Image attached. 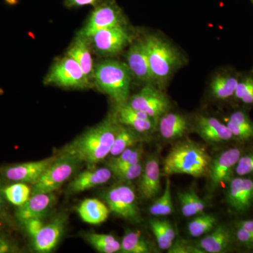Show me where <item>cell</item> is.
<instances>
[{
    "mask_svg": "<svg viewBox=\"0 0 253 253\" xmlns=\"http://www.w3.org/2000/svg\"><path fill=\"white\" fill-rule=\"evenodd\" d=\"M118 126L113 118H107L67 145L62 153L88 165L101 162L111 152Z\"/></svg>",
    "mask_w": 253,
    "mask_h": 253,
    "instance_id": "1",
    "label": "cell"
},
{
    "mask_svg": "<svg viewBox=\"0 0 253 253\" xmlns=\"http://www.w3.org/2000/svg\"><path fill=\"white\" fill-rule=\"evenodd\" d=\"M212 158L204 146L193 141L175 145L165 158L163 174H188L196 178L208 176Z\"/></svg>",
    "mask_w": 253,
    "mask_h": 253,
    "instance_id": "2",
    "label": "cell"
},
{
    "mask_svg": "<svg viewBox=\"0 0 253 253\" xmlns=\"http://www.w3.org/2000/svg\"><path fill=\"white\" fill-rule=\"evenodd\" d=\"M143 41L155 84L163 90L174 73L184 64V57L179 50L157 35H149Z\"/></svg>",
    "mask_w": 253,
    "mask_h": 253,
    "instance_id": "3",
    "label": "cell"
},
{
    "mask_svg": "<svg viewBox=\"0 0 253 253\" xmlns=\"http://www.w3.org/2000/svg\"><path fill=\"white\" fill-rule=\"evenodd\" d=\"M131 76L127 65L116 60H106L94 68L95 84L100 90L109 95L118 107L127 103Z\"/></svg>",
    "mask_w": 253,
    "mask_h": 253,
    "instance_id": "4",
    "label": "cell"
},
{
    "mask_svg": "<svg viewBox=\"0 0 253 253\" xmlns=\"http://www.w3.org/2000/svg\"><path fill=\"white\" fill-rule=\"evenodd\" d=\"M81 163L72 155L61 153L33 184L31 195L54 192L74 174Z\"/></svg>",
    "mask_w": 253,
    "mask_h": 253,
    "instance_id": "5",
    "label": "cell"
},
{
    "mask_svg": "<svg viewBox=\"0 0 253 253\" xmlns=\"http://www.w3.org/2000/svg\"><path fill=\"white\" fill-rule=\"evenodd\" d=\"M44 83L71 89H86L92 86L80 65L68 55L53 64Z\"/></svg>",
    "mask_w": 253,
    "mask_h": 253,
    "instance_id": "6",
    "label": "cell"
},
{
    "mask_svg": "<svg viewBox=\"0 0 253 253\" xmlns=\"http://www.w3.org/2000/svg\"><path fill=\"white\" fill-rule=\"evenodd\" d=\"M121 26H125V18L121 8L115 0H104L95 6L79 35L89 41L96 32Z\"/></svg>",
    "mask_w": 253,
    "mask_h": 253,
    "instance_id": "7",
    "label": "cell"
},
{
    "mask_svg": "<svg viewBox=\"0 0 253 253\" xmlns=\"http://www.w3.org/2000/svg\"><path fill=\"white\" fill-rule=\"evenodd\" d=\"M126 104L132 109L146 113L158 122L170 108L168 96L154 84H146L139 92L129 98Z\"/></svg>",
    "mask_w": 253,
    "mask_h": 253,
    "instance_id": "8",
    "label": "cell"
},
{
    "mask_svg": "<svg viewBox=\"0 0 253 253\" xmlns=\"http://www.w3.org/2000/svg\"><path fill=\"white\" fill-rule=\"evenodd\" d=\"M105 201L110 212L131 222L140 221L141 214L136 194L130 186L119 185L111 188L105 194Z\"/></svg>",
    "mask_w": 253,
    "mask_h": 253,
    "instance_id": "9",
    "label": "cell"
},
{
    "mask_svg": "<svg viewBox=\"0 0 253 253\" xmlns=\"http://www.w3.org/2000/svg\"><path fill=\"white\" fill-rule=\"evenodd\" d=\"M131 36L125 26L106 28L96 32L89 39L94 49L104 56H113L131 44Z\"/></svg>",
    "mask_w": 253,
    "mask_h": 253,
    "instance_id": "10",
    "label": "cell"
},
{
    "mask_svg": "<svg viewBox=\"0 0 253 253\" xmlns=\"http://www.w3.org/2000/svg\"><path fill=\"white\" fill-rule=\"evenodd\" d=\"M241 154L239 148H230L212 159L208 175L211 190L214 191L222 184L229 182Z\"/></svg>",
    "mask_w": 253,
    "mask_h": 253,
    "instance_id": "11",
    "label": "cell"
},
{
    "mask_svg": "<svg viewBox=\"0 0 253 253\" xmlns=\"http://www.w3.org/2000/svg\"><path fill=\"white\" fill-rule=\"evenodd\" d=\"M57 156L41 161L11 165L2 168L0 171L1 176L14 182L35 184L54 162Z\"/></svg>",
    "mask_w": 253,
    "mask_h": 253,
    "instance_id": "12",
    "label": "cell"
},
{
    "mask_svg": "<svg viewBox=\"0 0 253 253\" xmlns=\"http://www.w3.org/2000/svg\"><path fill=\"white\" fill-rule=\"evenodd\" d=\"M67 218L65 214H60L44 224L41 231L33 239V247L35 251L40 253L51 252L59 244L66 227Z\"/></svg>",
    "mask_w": 253,
    "mask_h": 253,
    "instance_id": "13",
    "label": "cell"
},
{
    "mask_svg": "<svg viewBox=\"0 0 253 253\" xmlns=\"http://www.w3.org/2000/svg\"><path fill=\"white\" fill-rule=\"evenodd\" d=\"M226 201L236 212H246L253 204V179L243 176L231 179L228 183Z\"/></svg>",
    "mask_w": 253,
    "mask_h": 253,
    "instance_id": "14",
    "label": "cell"
},
{
    "mask_svg": "<svg viewBox=\"0 0 253 253\" xmlns=\"http://www.w3.org/2000/svg\"><path fill=\"white\" fill-rule=\"evenodd\" d=\"M126 59L131 76L144 84L156 85L143 40L131 43Z\"/></svg>",
    "mask_w": 253,
    "mask_h": 253,
    "instance_id": "15",
    "label": "cell"
},
{
    "mask_svg": "<svg viewBox=\"0 0 253 253\" xmlns=\"http://www.w3.org/2000/svg\"><path fill=\"white\" fill-rule=\"evenodd\" d=\"M195 130L209 144L226 142L234 139L226 124L211 116H200L196 118Z\"/></svg>",
    "mask_w": 253,
    "mask_h": 253,
    "instance_id": "16",
    "label": "cell"
},
{
    "mask_svg": "<svg viewBox=\"0 0 253 253\" xmlns=\"http://www.w3.org/2000/svg\"><path fill=\"white\" fill-rule=\"evenodd\" d=\"M55 202L54 192L31 195L24 204L17 207L15 215L21 223L31 218H42L49 212Z\"/></svg>",
    "mask_w": 253,
    "mask_h": 253,
    "instance_id": "17",
    "label": "cell"
},
{
    "mask_svg": "<svg viewBox=\"0 0 253 253\" xmlns=\"http://www.w3.org/2000/svg\"><path fill=\"white\" fill-rule=\"evenodd\" d=\"M161 176L159 161L156 156H150L143 168L139 184V194L145 201L154 199L160 194Z\"/></svg>",
    "mask_w": 253,
    "mask_h": 253,
    "instance_id": "18",
    "label": "cell"
},
{
    "mask_svg": "<svg viewBox=\"0 0 253 253\" xmlns=\"http://www.w3.org/2000/svg\"><path fill=\"white\" fill-rule=\"evenodd\" d=\"M117 116L118 122L139 134L153 132L158 127L157 121L126 104L118 107Z\"/></svg>",
    "mask_w": 253,
    "mask_h": 253,
    "instance_id": "19",
    "label": "cell"
},
{
    "mask_svg": "<svg viewBox=\"0 0 253 253\" xmlns=\"http://www.w3.org/2000/svg\"><path fill=\"white\" fill-rule=\"evenodd\" d=\"M109 168L87 169L78 174L68 186L70 194H78L106 184L112 177Z\"/></svg>",
    "mask_w": 253,
    "mask_h": 253,
    "instance_id": "20",
    "label": "cell"
},
{
    "mask_svg": "<svg viewBox=\"0 0 253 253\" xmlns=\"http://www.w3.org/2000/svg\"><path fill=\"white\" fill-rule=\"evenodd\" d=\"M158 126L163 139L176 140L186 135L189 131V123L184 115L168 111L160 118Z\"/></svg>",
    "mask_w": 253,
    "mask_h": 253,
    "instance_id": "21",
    "label": "cell"
},
{
    "mask_svg": "<svg viewBox=\"0 0 253 253\" xmlns=\"http://www.w3.org/2000/svg\"><path fill=\"white\" fill-rule=\"evenodd\" d=\"M66 55L72 58L81 66L91 83L94 81V67L87 40L78 34L68 49Z\"/></svg>",
    "mask_w": 253,
    "mask_h": 253,
    "instance_id": "22",
    "label": "cell"
},
{
    "mask_svg": "<svg viewBox=\"0 0 253 253\" xmlns=\"http://www.w3.org/2000/svg\"><path fill=\"white\" fill-rule=\"evenodd\" d=\"M231 241V233L227 227L219 225L200 240L197 246L204 253H220L224 252L229 248Z\"/></svg>",
    "mask_w": 253,
    "mask_h": 253,
    "instance_id": "23",
    "label": "cell"
},
{
    "mask_svg": "<svg viewBox=\"0 0 253 253\" xmlns=\"http://www.w3.org/2000/svg\"><path fill=\"white\" fill-rule=\"evenodd\" d=\"M78 213L84 222L99 224L104 222L109 216L107 205L96 199H86L80 204Z\"/></svg>",
    "mask_w": 253,
    "mask_h": 253,
    "instance_id": "24",
    "label": "cell"
},
{
    "mask_svg": "<svg viewBox=\"0 0 253 253\" xmlns=\"http://www.w3.org/2000/svg\"><path fill=\"white\" fill-rule=\"evenodd\" d=\"M240 78L231 73H218L211 81L210 90L214 99L224 101L234 96Z\"/></svg>",
    "mask_w": 253,
    "mask_h": 253,
    "instance_id": "25",
    "label": "cell"
},
{
    "mask_svg": "<svg viewBox=\"0 0 253 253\" xmlns=\"http://www.w3.org/2000/svg\"><path fill=\"white\" fill-rule=\"evenodd\" d=\"M226 126L234 138L241 141L253 139V122L245 111H236L226 120Z\"/></svg>",
    "mask_w": 253,
    "mask_h": 253,
    "instance_id": "26",
    "label": "cell"
},
{
    "mask_svg": "<svg viewBox=\"0 0 253 253\" xmlns=\"http://www.w3.org/2000/svg\"><path fill=\"white\" fill-rule=\"evenodd\" d=\"M149 224L160 249H170L176 237L175 231L171 223L166 219H152Z\"/></svg>",
    "mask_w": 253,
    "mask_h": 253,
    "instance_id": "27",
    "label": "cell"
},
{
    "mask_svg": "<svg viewBox=\"0 0 253 253\" xmlns=\"http://www.w3.org/2000/svg\"><path fill=\"white\" fill-rule=\"evenodd\" d=\"M141 136L131 128L119 126L109 155L116 157L125 150L141 143Z\"/></svg>",
    "mask_w": 253,
    "mask_h": 253,
    "instance_id": "28",
    "label": "cell"
},
{
    "mask_svg": "<svg viewBox=\"0 0 253 253\" xmlns=\"http://www.w3.org/2000/svg\"><path fill=\"white\" fill-rule=\"evenodd\" d=\"M177 196L180 202L181 212L184 217H191L204 212L206 204L194 190L181 191L178 193Z\"/></svg>",
    "mask_w": 253,
    "mask_h": 253,
    "instance_id": "29",
    "label": "cell"
},
{
    "mask_svg": "<svg viewBox=\"0 0 253 253\" xmlns=\"http://www.w3.org/2000/svg\"><path fill=\"white\" fill-rule=\"evenodd\" d=\"M143 154H144V149L141 143H139L135 146L125 150L116 157H113L108 163V168L112 170L118 168L129 167L136 163H141Z\"/></svg>",
    "mask_w": 253,
    "mask_h": 253,
    "instance_id": "30",
    "label": "cell"
},
{
    "mask_svg": "<svg viewBox=\"0 0 253 253\" xmlns=\"http://www.w3.org/2000/svg\"><path fill=\"white\" fill-rule=\"evenodd\" d=\"M85 239L99 253H114L121 251V243L109 234L89 233L86 234Z\"/></svg>",
    "mask_w": 253,
    "mask_h": 253,
    "instance_id": "31",
    "label": "cell"
},
{
    "mask_svg": "<svg viewBox=\"0 0 253 253\" xmlns=\"http://www.w3.org/2000/svg\"><path fill=\"white\" fill-rule=\"evenodd\" d=\"M32 189L28 184L14 182L3 188L4 199L14 206L18 207L24 204L31 196Z\"/></svg>",
    "mask_w": 253,
    "mask_h": 253,
    "instance_id": "32",
    "label": "cell"
},
{
    "mask_svg": "<svg viewBox=\"0 0 253 253\" xmlns=\"http://www.w3.org/2000/svg\"><path fill=\"white\" fill-rule=\"evenodd\" d=\"M150 246L147 241L136 231H128L121 243V252L124 253H150Z\"/></svg>",
    "mask_w": 253,
    "mask_h": 253,
    "instance_id": "33",
    "label": "cell"
},
{
    "mask_svg": "<svg viewBox=\"0 0 253 253\" xmlns=\"http://www.w3.org/2000/svg\"><path fill=\"white\" fill-rule=\"evenodd\" d=\"M174 212L173 208L172 193H171L170 180L169 176L166 179L164 192L151 205L149 208L150 214L154 216H167Z\"/></svg>",
    "mask_w": 253,
    "mask_h": 253,
    "instance_id": "34",
    "label": "cell"
},
{
    "mask_svg": "<svg viewBox=\"0 0 253 253\" xmlns=\"http://www.w3.org/2000/svg\"><path fill=\"white\" fill-rule=\"evenodd\" d=\"M216 224L217 219L214 215L202 214L190 221L188 224V231L193 237H200L212 231Z\"/></svg>",
    "mask_w": 253,
    "mask_h": 253,
    "instance_id": "35",
    "label": "cell"
},
{
    "mask_svg": "<svg viewBox=\"0 0 253 253\" xmlns=\"http://www.w3.org/2000/svg\"><path fill=\"white\" fill-rule=\"evenodd\" d=\"M234 96L236 99L239 100L245 104L253 105V76H245L241 79H239Z\"/></svg>",
    "mask_w": 253,
    "mask_h": 253,
    "instance_id": "36",
    "label": "cell"
},
{
    "mask_svg": "<svg viewBox=\"0 0 253 253\" xmlns=\"http://www.w3.org/2000/svg\"><path fill=\"white\" fill-rule=\"evenodd\" d=\"M144 166L141 163H136L129 167L118 168L111 170L113 174L120 181H131L141 176Z\"/></svg>",
    "mask_w": 253,
    "mask_h": 253,
    "instance_id": "37",
    "label": "cell"
},
{
    "mask_svg": "<svg viewBox=\"0 0 253 253\" xmlns=\"http://www.w3.org/2000/svg\"><path fill=\"white\" fill-rule=\"evenodd\" d=\"M234 172L239 176L253 174V151L240 156Z\"/></svg>",
    "mask_w": 253,
    "mask_h": 253,
    "instance_id": "38",
    "label": "cell"
},
{
    "mask_svg": "<svg viewBox=\"0 0 253 253\" xmlns=\"http://www.w3.org/2000/svg\"><path fill=\"white\" fill-rule=\"evenodd\" d=\"M24 226L26 232L32 239L36 237L44 226L42 218H31L21 223Z\"/></svg>",
    "mask_w": 253,
    "mask_h": 253,
    "instance_id": "39",
    "label": "cell"
},
{
    "mask_svg": "<svg viewBox=\"0 0 253 253\" xmlns=\"http://www.w3.org/2000/svg\"><path fill=\"white\" fill-rule=\"evenodd\" d=\"M21 252L14 240L6 234L0 233V253H16Z\"/></svg>",
    "mask_w": 253,
    "mask_h": 253,
    "instance_id": "40",
    "label": "cell"
},
{
    "mask_svg": "<svg viewBox=\"0 0 253 253\" xmlns=\"http://www.w3.org/2000/svg\"><path fill=\"white\" fill-rule=\"evenodd\" d=\"M168 253H204L203 250L199 247H195L194 246H190L185 242L182 241H176L172 244L170 249L168 250Z\"/></svg>",
    "mask_w": 253,
    "mask_h": 253,
    "instance_id": "41",
    "label": "cell"
},
{
    "mask_svg": "<svg viewBox=\"0 0 253 253\" xmlns=\"http://www.w3.org/2000/svg\"><path fill=\"white\" fill-rule=\"evenodd\" d=\"M236 239L247 248H253V236L249 231L238 226L236 231Z\"/></svg>",
    "mask_w": 253,
    "mask_h": 253,
    "instance_id": "42",
    "label": "cell"
},
{
    "mask_svg": "<svg viewBox=\"0 0 253 253\" xmlns=\"http://www.w3.org/2000/svg\"><path fill=\"white\" fill-rule=\"evenodd\" d=\"M104 0H64V4L68 8H78L82 6H96Z\"/></svg>",
    "mask_w": 253,
    "mask_h": 253,
    "instance_id": "43",
    "label": "cell"
},
{
    "mask_svg": "<svg viewBox=\"0 0 253 253\" xmlns=\"http://www.w3.org/2000/svg\"><path fill=\"white\" fill-rule=\"evenodd\" d=\"M238 226L242 228L245 230L249 231L250 234L253 236V219H249V220L240 221L238 223Z\"/></svg>",
    "mask_w": 253,
    "mask_h": 253,
    "instance_id": "44",
    "label": "cell"
},
{
    "mask_svg": "<svg viewBox=\"0 0 253 253\" xmlns=\"http://www.w3.org/2000/svg\"><path fill=\"white\" fill-rule=\"evenodd\" d=\"M3 188L1 184V179H0V214H4V196L3 194Z\"/></svg>",
    "mask_w": 253,
    "mask_h": 253,
    "instance_id": "45",
    "label": "cell"
},
{
    "mask_svg": "<svg viewBox=\"0 0 253 253\" xmlns=\"http://www.w3.org/2000/svg\"><path fill=\"white\" fill-rule=\"evenodd\" d=\"M252 1H253V0H252Z\"/></svg>",
    "mask_w": 253,
    "mask_h": 253,
    "instance_id": "46",
    "label": "cell"
}]
</instances>
